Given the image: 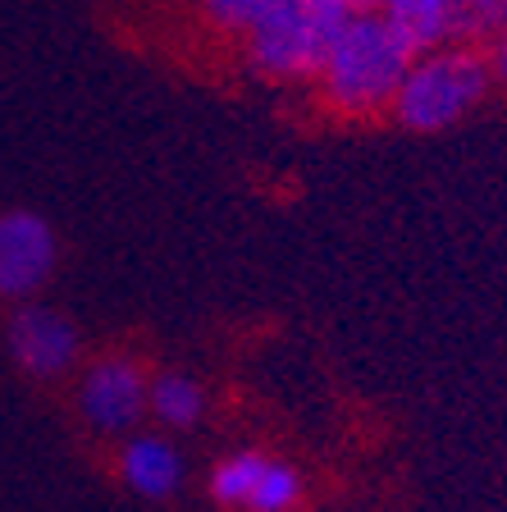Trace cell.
Returning <instances> with one entry per match:
<instances>
[{
    "label": "cell",
    "instance_id": "cell-7",
    "mask_svg": "<svg viewBox=\"0 0 507 512\" xmlns=\"http://www.w3.org/2000/svg\"><path fill=\"white\" fill-rule=\"evenodd\" d=\"M10 357L32 380H64L83 357L74 320L42 302H23L10 316Z\"/></svg>",
    "mask_w": 507,
    "mask_h": 512
},
{
    "label": "cell",
    "instance_id": "cell-8",
    "mask_svg": "<svg viewBox=\"0 0 507 512\" xmlns=\"http://www.w3.org/2000/svg\"><path fill=\"white\" fill-rule=\"evenodd\" d=\"M119 476H124V485L138 499H169V494L183 485V458L179 448L169 444L165 435H156V430H133V435L124 439V448H119Z\"/></svg>",
    "mask_w": 507,
    "mask_h": 512
},
{
    "label": "cell",
    "instance_id": "cell-10",
    "mask_svg": "<svg viewBox=\"0 0 507 512\" xmlns=\"http://www.w3.org/2000/svg\"><path fill=\"white\" fill-rule=\"evenodd\" d=\"M147 416L160 430H192L206 416V389L183 371H160L147 384Z\"/></svg>",
    "mask_w": 507,
    "mask_h": 512
},
{
    "label": "cell",
    "instance_id": "cell-6",
    "mask_svg": "<svg viewBox=\"0 0 507 512\" xmlns=\"http://www.w3.org/2000/svg\"><path fill=\"white\" fill-rule=\"evenodd\" d=\"M60 266V243L46 215L5 211L0 215V298L28 302L51 284Z\"/></svg>",
    "mask_w": 507,
    "mask_h": 512
},
{
    "label": "cell",
    "instance_id": "cell-4",
    "mask_svg": "<svg viewBox=\"0 0 507 512\" xmlns=\"http://www.w3.org/2000/svg\"><path fill=\"white\" fill-rule=\"evenodd\" d=\"M211 499L224 512H297L302 471L270 458L261 448H238L211 467Z\"/></svg>",
    "mask_w": 507,
    "mask_h": 512
},
{
    "label": "cell",
    "instance_id": "cell-1",
    "mask_svg": "<svg viewBox=\"0 0 507 512\" xmlns=\"http://www.w3.org/2000/svg\"><path fill=\"white\" fill-rule=\"evenodd\" d=\"M412 55L416 46L402 37V28L389 14L361 5L334 32L311 87H316L320 106L334 110L338 119H380L389 115Z\"/></svg>",
    "mask_w": 507,
    "mask_h": 512
},
{
    "label": "cell",
    "instance_id": "cell-3",
    "mask_svg": "<svg viewBox=\"0 0 507 512\" xmlns=\"http://www.w3.org/2000/svg\"><path fill=\"white\" fill-rule=\"evenodd\" d=\"M370 0H270L243 32L247 64L270 83H311L334 32Z\"/></svg>",
    "mask_w": 507,
    "mask_h": 512
},
{
    "label": "cell",
    "instance_id": "cell-5",
    "mask_svg": "<svg viewBox=\"0 0 507 512\" xmlns=\"http://www.w3.org/2000/svg\"><path fill=\"white\" fill-rule=\"evenodd\" d=\"M147 384L151 375L138 357H96L78 380V412L96 435H133L147 416Z\"/></svg>",
    "mask_w": 507,
    "mask_h": 512
},
{
    "label": "cell",
    "instance_id": "cell-9",
    "mask_svg": "<svg viewBox=\"0 0 507 512\" xmlns=\"http://www.w3.org/2000/svg\"><path fill=\"white\" fill-rule=\"evenodd\" d=\"M370 5L389 14L416 51H430L457 37V0H370Z\"/></svg>",
    "mask_w": 507,
    "mask_h": 512
},
{
    "label": "cell",
    "instance_id": "cell-2",
    "mask_svg": "<svg viewBox=\"0 0 507 512\" xmlns=\"http://www.w3.org/2000/svg\"><path fill=\"white\" fill-rule=\"evenodd\" d=\"M489 92H494L489 51H480V42L453 37L444 46L412 55L389 106V119L407 133H444V128L462 124L471 110L485 106Z\"/></svg>",
    "mask_w": 507,
    "mask_h": 512
},
{
    "label": "cell",
    "instance_id": "cell-11",
    "mask_svg": "<svg viewBox=\"0 0 507 512\" xmlns=\"http://www.w3.org/2000/svg\"><path fill=\"white\" fill-rule=\"evenodd\" d=\"M197 5H201V19L211 23L215 32L243 37V32L265 14V5H270V0H197Z\"/></svg>",
    "mask_w": 507,
    "mask_h": 512
},
{
    "label": "cell",
    "instance_id": "cell-12",
    "mask_svg": "<svg viewBox=\"0 0 507 512\" xmlns=\"http://www.w3.org/2000/svg\"><path fill=\"white\" fill-rule=\"evenodd\" d=\"M489 69H494V87L507 96V32L494 37V51H489Z\"/></svg>",
    "mask_w": 507,
    "mask_h": 512
},
{
    "label": "cell",
    "instance_id": "cell-13",
    "mask_svg": "<svg viewBox=\"0 0 507 512\" xmlns=\"http://www.w3.org/2000/svg\"><path fill=\"white\" fill-rule=\"evenodd\" d=\"M498 32H507V0H503V23H498Z\"/></svg>",
    "mask_w": 507,
    "mask_h": 512
}]
</instances>
